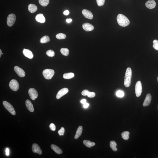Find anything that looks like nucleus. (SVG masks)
<instances>
[{
  "label": "nucleus",
  "instance_id": "39",
  "mask_svg": "<svg viewBox=\"0 0 158 158\" xmlns=\"http://www.w3.org/2000/svg\"><path fill=\"white\" fill-rule=\"evenodd\" d=\"M89 106V104L88 103H85L84 104L83 106V107L84 108H87Z\"/></svg>",
  "mask_w": 158,
  "mask_h": 158
},
{
  "label": "nucleus",
  "instance_id": "27",
  "mask_svg": "<svg viewBox=\"0 0 158 158\" xmlns=\"http://www.w3.org/2000/svg\"><path fill=\"white\" fill-rule=\"evenodd\" d=\"M39 3L43 7H46L49 4V0H39Z\"/></svg>",
  "mask_w": 158,
  "mask_h": 158
},
{
  "label": "nucleus",
  "instance_id": "25",
  "mask_svg": "<svg viewBox=\"0 0 158 158\" xmlns=\"http://www.w3.org/2000/svg\"><path fill=\"white\" fill-rule=\"evenodd\" d=\"M129 132L128 131H125L121 134L122 138L125 140H128L129 138Z\"/></svg>",
  "mask_w": 158,
  "mask_h": 158
},
{
  "label": "nucleus",
  "instance_id": "32",
  "mask_svg": "<svg viewBox=\"0 0 158 158\" xmlns=\"http://www.w3.org/2000/svg\"><path fill=\"white\" fill-rule=\"evenodd\" d=\"M153 48L156 50H158V40H155L153 41Z\"/></svg>",
  "mask_w": 158,
  "mask_h": 158
},
{
  "label": "nucleus",
  "instance_id": "37",
  "mask_svg": "<svg viewBox=\"0 0 158 158\" xmlns=\"http://www.w3.org/2000/svg\"><path fill=\"white\" fill-rule=\"evenodd\" d=\"M89 92V90H84L83 91L81 94H82V95H84V96H86V95H87Z\"/></svg>",
  "mask_w": 158,
  "mask_h": 158
},
{
  "label": "nucleus",
  "instance_id": "2",
  "mask_svg": "<svg viewBox=\"0 0 158 158\" xmlns=\"http://www.w3.org/2000/svg\"><path fill=\"white\" fill-rule=\"evenodd\" d=\"M132 77V69L131 68L128 67L126 70L124 77V85L126 87H129L130 86Z\"/></svg>",
  "mask_w": 158,
  "mask_h": 158
},
{
  "label": "nucleus",
  "instance_id": "15",
  "mask_svg": "<svg viewBox=\"0 0 158 158\" xmlns=\"http://www.w3.org/2000/svg\"><path fill=\"white\" fill-rule=\"evenodd\" d=\"M151 99L152 96L151 94H148L144 101L143 104V106L146 107L149 105L151 103Z\"/></svg>",
  "mask_w": 158,
  "mask_h": 158
},
{
  "label": "nucleus",
  "instance_id": "34",
  "mask_svg": "<svg viewBox=\"0 0 158 158\" xmlns=\"http://www.w3.org/2000/svg\"><path fill=\"white\" fill-rule=\"evenodd\" d=\"M64 128L63 127H62L58 131V133L59 136H63L64 135Z\"/></svg>",
  "mask_w": 158,
  "mask_h": 158
},
{
  "label": "nucleus",
  "instance_id": "29",
  "mask_svg": "<svg viewBox=\"0 0 158 158\" xmlns=\"http://www.w3.org/2000/svg\"><path fill=\"white\" fill-rule=\"evenodd\" d=\"M56 38L57 39L61 40L65 39L66 38V35L65 34H62V33H59L57 34L56 36Z\"/></svg>",
  "mask_w": 158,
  "mask_h": 158
},
{
  "label": "nucleus",
  "instance_id": "10",
  "mask_svg": "<svg viewBox=\"0 0 158 158\" xmlns=\"http://www.w3.org/2000/svg\"><path fill=\"white\" fill-rule=\"evenodd\" d=\"M68 91V89L67 88H64L61 89L59 91L57 94V99H60L62 96L67 94Z\"/></svg>",
  "mask_w": 158,
  "mask_h": 158
},
{
  "label": "nucleus",
  "instance_id": "46",
  "mask_svg": "<svg viewBox=\"0 0 158 158\" xmlns=\"http://www.w3.org/2000/svg\"><path fill=\"white\" fill-rule=\"evenodd\" d=\"M153 0L155 1V0Z\"/></svg>",
  "mask_w": 158,
  "mask_h": 158
},
{
  "label": "nucleus",
  "instance_id": "7",
  "mask_svg": "<svg viewBox=\"0 0 158 158\" xmlns=\"http://www.w3.org/2000/svg\"><path fill=\"white\" fill-rule=\"evenodd\" d=\"M9 86L11 90L16 91L19 89V84L18 81L15 79H12L10 81Z\"/></svg>",
  "mask_w": 158,
  "mask_h": 158
},
{
  "label": "nucleus",
  "instance_id": "36",
  "mask_svg": "<svg viewBox=\"0 0 158 158\" xmlns=\"http://www.w3.org/2000/svg\"><path fill=\"white\" fill-rule=\"evenodd\" d=\"M49 128L51 130L53 131H55L56 130V126L54 123H51L49 126Z\"/></svg>",
  "mask_w": 158,
  "mask_h": 158
},
{
  "label": "nucleus",
  "instance_id": "41",
  "mask_svg": "<svg viewBox=\"0 0 158 158\" xmlns=\"http://www.w3.org/2000/svg\"><path fill=\"white\" fill-rule=\"evenodd\" d=\"M86 99H83L81 101V102L82 104H84L85 103H86Z\"/></svg>",
  "mask_w": 158,
  "mask_h": 158
},
{
  "label": "nucleus",
  "instance_id": "23",
  "mask_svg": "<svg viewBox=\"0 0 158 158\" xmlns=\"http://www.w3.org/2000/svg\"><path fill=\"white\" fill-rule=\"evenodd\" d=\"M50 41V39L49 36L45 35L41 38L40 42L41 43H44L48 42Z\"/></svg>",
  "mask_w": 158,
  "mask_h": 158
},
{
  "label": "nucleus",
  "instance_id": "28",
  "mask_svg": "<svg viewBox=\"0 0 158 158\" xmlns=\"http://www.w3.org/2000/svg\"><path fill=\"white\" fill-rule=\"evenodd\" d=\"M60 52L62 54L65 56L68 55L69 53V49L66 48H62L60 49Z\"/></svg>",
  "mask_w": 158,
  "mask_h": 158
},
{
  "label": "nucleus",
  "instance_id": "6",
  "mask_svg": "<svg viewBox=\"0 0 158 158\" xmlns=\"http://www.w3.org/2000/svg\"><path fill=\"white\" fill-rule=\"evenodd\" d=\"M135 90L136 96L139 97L141 95L142 91V84L141 81H138L136 83Z\"/></svg>",
  "mask_w": 158,
  "mask_h": 158
},
{
  "label": "nucleus",
  "instance_id": "11",
  "mask_svg": "<svg viewBox=\"0 0 158 158\" xmlns=\"http://www.w3.org/2000/svg\"><path fill=\"white\" fill-rule=\"evenodd\" d=\"M32 150L34 153H37L39 155H41L42 151L39 145L36 143L33 144L32 146Z\"/></svg>",
  "mask_w": 158,
  "mask_h": 158
},
{
  "label": "nucleus",
  "instance_id": "38",
  "mask_svg": "<svg viewBox=\"0 0 158 158\" xmlns=\"http://www.w3.org/2000/svg\"><path fill=\"white\" fill-rule=\"evenodd\" d=\"M69 14V12L68 10H66L64 12V14L65 15H68Z\"/></svg>",
  "mask_w": 158,
  "mask_h": 158
},
{
  "label": "nucleus",
  "instance_id": "22",
  "mask_svg": "<svg viewBox=\"0 0 158 158\" xmlns=\"http://www.w3.org/2000/svg\"><path fill=\"white\" fill-rule=\"evenodd\" d=\"M83 143L85 146L88 148L92 147L93 146H95V143L91 142L89 140H84Z\"/></svg>",
  "mask_w": 158,
  "mask_h": 158
},
{
  "label": "nucleus",
  "instance_id": "19",
  "mask_svg": "<svg viewBox=\"0 0 158 158\" xmlns=\"http://www.w3.org/2000/svg\"><path fill=\"white\" fill-rule=\"evenodd\" d=\"M51 148L56 153L60 154H62L63 152L62 150L61 149L58 147V146L54 144H52L51 146Z\"/></svg>",
  "mask_w": 158,
  "mask_h": 158
},
{
  "label": "nucleus",
  "instance_id": "1",
  "mask_svg": "<svg viewBox=\"0 0 158 158\" xmlns=\"http://www.w3.org/2000/svg\"><path fill=\"white\" fill-rule=\"evenodd\" d=\"M117 21L118 25L120 26L126 27L129 25L130 21L125 16L122 14H119L117 17Z\"/></svg>",
  "mask_w": 158,
  "mask_h": 158
},
{
  "label": "nucleus",
  "instance_id": "13",
  "mask_svg": "<svg viewBox=\"0 0 158 158\" xmlns=\"http://www.w3.org/2000/svg\"><path fill=\"white\" fill-rule=\"evenodd\" d=\"M82 27L84 30L86 31H92L94 29L93 25L87 23L83 24Z\"/></svg>",
  "mask_w": 158,
  "mask_h": 158
},
{
  "label": "nucleus",
  "instance_id": "33",
  "mask_svg": "<svg viewBox=\"0 0 158 158\" xmlns=\"http://www.w3.org/2000/svg\"><path fill=\"white\" fill-rule=\"evenodd\" d=\"M105 0H96L97 3L99 6H101L104 4Z\"/></svg>",
  "mask_w": 158,
  "mask_h": 158
},
{
  "label": "nucleus",
  "instance_id": "18",
  "mask_svg": "<svg viewBox=\"0 0 158 158\" xmlns=\"http://www.w3.org/2000/svg\"><path fill=\"white\" fill-rule=\"evenodd\" d=\"M36 21L40 23H44L45 22V19L42 14H39L37 15L35 17Z\"/></svg>",
  "mask_w": 158,
  "mask_h": 158
},
{
  "label": "nucleus",
  "instance_id": "31",
  "mask_svg": "<svg viewBox=\"0 0 158 158\" xmlns=\"http://www.w3.org/2000/svg\"><path fill=\"white\" fill-rule=\"evenodd\" d=\"M116 95L118 97L122 98L123 97L124 95V92L122 90H118L117 92Z\"/></svg>",
  "mask_w": 158,
  "mask_h": 158
},
{
  "label": "nucleus",
  "instance_id": "12",
  "mask_svg": "<svg viewBox=\"0 0 158 158\" xmlns=\"http://www.w3.org/2000/svg\"><path fill=\"white\" fill-rule=\"evenodd\" d=\"M82 13L86 18L92 20L93 18V15L91 11L86 9H84L82 11Z\"/></svg>",
  "mask_w": 158,
  "mask_h": 158
},
{
  "label": "nucleus",
  "instance_id": "21",
  "mask_svg": "<svg viewBox=\"0 0 158 158\" xmlns=\"http://www.w3.org/2000/svg\"><path fill=\"white\" fill-rule=\"evenodd\" d=\"M83 131V127L81 126H80L76 131L75 135L74 137L75 139H77L81 136Z\"/></svg>",
  "mask_w": 158,
  "mask_h": 158
},
{
  "label": "nucleus",
  "instance_id": "20",
  "mask_svg": "<svg viewBox=\"0 0 158 158\" xmlns=\"http://www.w3.org/2000/svg\"><path fill=\"white\" fill-rule=\"evenodd\" d=\"M38 8L36 5L33 4H30L28 6L29 11L31 13H33L36 11Z\"/></svg>",
  "mask_w": 158,
  "mask_h": 158
},
{
  "label": "nucleus",
  "instance_id": "3",
  "mask_svg": "<svg viewBox=\"0 0 158 158\" xmlns=\"http://www.w3.org/2000/svg\"><path fill=\"white\" fill-rule=\"evenodd\" d=\"M43 76L47 79H50L52 78L54 74V70L49 69L44 70L43 72Z\"/></svg>",
  "mask_w": 158,
  "mask_h": 158
},
{
  "label": "nucleus",
  "instance_id": "8",
  "mask_svg": "<svg viewBox=\"0 0 158 158\" xmlns=\"http://www.w3.org/2000/svg\"><path fill=\"white\" fill-rule=\"evenodd\" d=\"M28 93L29 96L32 100H34L38 97V93L35 89L33 88L29 89Z\"/></svg>",
  "mask_w": 158,
  "mask_h": 158
},
{
  "label": "nucleus",
  "instance_id": "42",
  "mask_svg": "<svg viewBox=\"0 0 158 158\" xmlns=\"http://www.w3.org/2000/svg\"><path fill=\"white\" fill-rule=\"evenodd\" d=\"M72 21V19H67V20H66V21H67V23H70Z\"/></svg>",
  "mask_w": 158,
  "mask_h": 158
},
{
  "label": "nucleus",
  "instance_id": "45",
  "mask_svg": "<svg viewBox=\"0 0 158 158\" xmlns=\"http://www.w3.org/2000/svg\"></svg>",
  "mask_w": 158,
  "mask_h": 158
},
{
  "label": "nucleus",
  "instance_id": "26",
  "mask_svg": "<svg viewBox=\"0 0 158 158\" xmlns=\"http://www.w3.org/2000/svg\"><path fill=\"white\" fill-rule=\"evenodd\" d=\"M74 76V74L73 73H68L64 74L63 77L65 79H69L72 78Z\"/></svg>",
  "mask_w": 158,
  "mask_h": 158
},
{
  "label": "nucleus",
  "instance_id": "4",
  "mask_svg": "<svg viewBox=\"0 0 158 158\" xmlns=\"http://www.w3.org/2000/svg\"><path fill=\"white\" fill-rule=\"evenodd\" d=\"M4 106L11 114L15 115L16 114V112L13 106L8 102L5 101L3 102Z\"/></svg>",
  "mask_w": 158,
  "mask_h": 158
},
{
  "label": "nucleus",
  "instance_id": "5",
  "mask_svg": "<svg viewBox=\"0 0 158 158\" xmlns=\"http://www.w3.org/2000/svg\"><path fill=\"white\" fill-rule=\"evenodd\" d=\"M16 20V15L13 14H11L8 16L7 24L8 26L11 27L15 23Z\"/></svg>",
  "mask_w": 158,
  "mask_h": 158
},
{
  "label": "nucleus",
  "instance_id": "44",
  "mask_svg": "<svg viewBox=\"0 0 158 158\" xmlns=\"http://www.w3.org/2000/svg\"></svg>",
  "mask_w": 158,
  "mask_h": 158
},
{
  "label": "nucleus",
  "instance_id": "16",
  "mask_svg": "<svg viewBox=\"0 0 158 158\" xmlns=\"http://www.w3.org/2000/svg\"><path fill=\"white\" fill-rule=\"evenodd\" d=\"M156 3L155 1L153 0H148L146 2V7L149 9H153L155 7Z\"/></svg>",
  "mask_w": 158,
  "mask_h": 158
},
{
  "label": "nucleus",
  "instance_id": "17",
  "mask_svg": "<svg viewBox=\"0 0 158 158\" xmlns=\"http://www.w3.org/2000/svg\"><path fill=\"white\" fill-rule=\"evenodd\" d=\"M25 105L29 111L33 112L34 111V108L32 103L31 101L29 100H27L25 101Z\"/></svg>",
  "mask_w": 158,
  "mask_h": 158
},
{
  "label": "nucleus",
  "instance_id": "9",
  "mask_svg": "<svg viewBox=\"0 0 158 158\" xmlns=\"http://www.w3.org/2000/svg\"><path fill=\"white\" fill-rule=\"evenodd\" d=\"M14 69L15 72L20 77H23L25 76V73L22 69L20 68L18 66H16L15 67Z\"/></svg>",
  "mask_w": 158,
  "mask_h": 158
},
{
  "label": "nucleus",
  "instance_id": "40",
  "mask_svg": "<svg viewBox=\"0 0 158 158\" xmlns=\"http://www.w3.org/2000/svg\"><path fill=\"white\" fill-rule=\"evenodd\" d=\"M6 155H7V156H8L9 155V148H7L6 149Z\"/></svg>",
  "mask_w": 158,
  "mask_h": 158
},
{
  "label": "nucleus",
  "instance_id": "30",
  "mask_svg": "<svg viewBox=\"0 0 158 158\" xmlns=\"http://www.w3.org/2000/svg\"><path fill=\"white\" fill-rule=\"evenodd\" d=\"M46 54L48 56L53 57L55 55V53L54 51L50 49V50L47 51L46 52Z\"/></svg>",
  "mask_w": 158,
  "mask_h": 158
},
{
  "label": "nucleus",
  "instance_id": "35",
  "mask_svg": "<svg viewBox=\"0 0 158 158\" xmlns=\"http://www.w3.org/2000/svg\"><path fill=\"white\" fill-rule=\"evenodd\" d=\"M87 96L89 98H94L95 96V93L94 92H89Z\"/></svg>",
  "mask_w": 158,
  "mask_h": 158
},
{
  "label": "nucleus",
  "instance_id": "14",
  "mask_svg": "<svg viewBox=\"0 0 158 158\" xmlns=\"http://www.w3.org/2000/svg\"><path fill=\"white\" fill-rule=\"evenodd\" d=\"M23 54L25 57L30 59H32L34 57V54L29 49H25L24 48L23 51Z\"/></svg>",
  "mask_w": 158,
  "mask_h": 158
},
{
  "label": "nucleus",
  "instance_id": "24",
  "mask_svg": "<svg viewBox=\"0 0 158 158\" xmlns=\"http://www.w3.org/2000/svg\"><path fill=\"white\" fill-rule=\"evenodd\" d=\"M117 143L115 141H111L110 143V146L112 150L114 151H118V149L117 148Z\"/></svg>",
  "mask_w": 158,
  "mask_h": 158
},
{
  "label": "nucleus",
  "instance_id": "43",
  "mask_svg": "<svg viewBox=\"0 0 158 158\" xmlns=\"http://www.w3.org/2000/svg\"><path fill=\"white\" fill-rule=\"evenodd\" d=\"M2 54V50H1V49H0V58Z\"/></svg>",
  "mask_w": 158,
  "mask_h": 158
}]
</instances>
